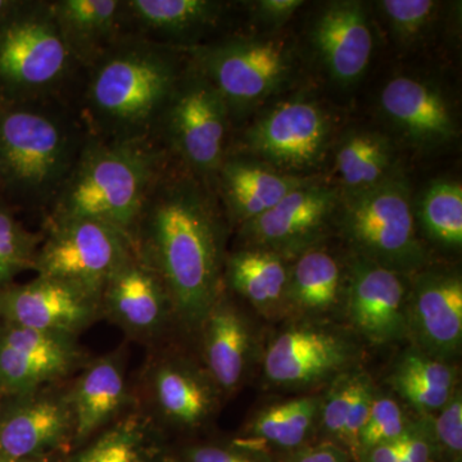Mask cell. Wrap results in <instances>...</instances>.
I'll return each instance as SVG.
<instances>
[{"label":"cell","instance_id":"9c48e42d","mask_svg":"<svg viewBox=\"0 0 462 462\" xmlns=\"http://www.w3.org/2000/svg\"><path fill=\"white\" fill-rule=\"evenodd\" d=\"M36 254V275L58 279L102 296L103 289L135 249L124 231L91 218L44 223Z\"/></svg>","mask_w":462,"mask_h":462},{"label":"cell","instance_id":"30bf717a","mask_svg":"<svg viewBox=\"0 0 462 462\" xmlns=\"http://www.w3.org/2000/svg\"><path fill=\"white\" fill-rule=\"evenodd\" d=\"M331 130L330 116L320 103L297 97L257 117L229 152L256 158L287 175L306 178L327 157Z\"/></svg>","mask_w":462,"mask_h":462},{"label":"cell","instance_id":"8d00e7d4","mask_svg":"<svg viewBox=\"0 0 462 462\" xmlns=\"http://www.w3.org/2000/svg\"><path fill=\"white\" fill-rule=\"evenodd\" d=\"M379 5L394 36L403 42L418 41L439 7L433 0H383Z\"/></svg>","mask_w":462,"mask_h":462},{"label":"cell","instance_id":"7bdbcfd3","mask_svg":"<svg viewBox=\"0 0 462 462\" xmlns=\"http://www.w3.org/2000/svg\"><path fill=\"white\" fill-rule=\"evenodd\" d=\"M402 437L393 442L374 446L358 455L357 462H400Z\"/></svg>","mask_w":462,"mask_h":462},{"label":"cell","instance_id":"2e32d148","mask_svg":"<svg viewBox=\"0 0 462 462\" xmlns=\"http://www.w3.org/2000/svg\"><path fill=\"white\" fill-rule=\"evenodd\" d=\"M100 311L127 337L141 342L156 339L175 319L162 279L136 248L103 289Z\"/></svg>","mask_w":462,"mask_h":462},{"label":"cell","instance_id":"3957f363","mask_svg":"<svg viewBox=\"0 0 462 462\" xmlns=\"http://www.w3.org/2000/svg\"><path fill=\"white\" fill-rule=\"evenodd\" d=\"M69 100L0 106V194L44 216L89 141Z\"/></svg>","mask_w":462,"mask_h":462},{"label":"cell","instance_id":"60d3db41","mask_svg":"<svg viewBox=\"0 0 462 462\" xmlns=\"http://www.w3.org/2000/svg\"><path fill=\"white\" fill-rule=\"evenodd\" d=\"M302 5V0H260L252 3V16L273 29L288 23Z\"/></svg>","mask_w":462,"mask_h":462},{"label":"cell","instance_id":"e575fe53","mask_svg":"<svg viewBox=\"0 0 462 462\" xmlns=\"http://www.w3.org/2000/svg\"><path fill=\"white\" fill-rule=\"evenodd\" d=\"M42 233H33L0 203V288L12 284L21 273L33 270Z\"/></svg>","mask_w":462,"mask_h":462},{"label":"cell","instance_id":"7dc6e473","mask_svg":"<svg viewBox=\"0 0 462 462\" xmlns=\"http://www.w3.org/2000/svg\"><path fill=\"white\" fill-rule=\"evenodd\" d=\"M0 178H2V175H0Z\"/></svg>","mask_w":462,"mask_h":462},{"label":"cell","instance_id":"44dd1931","mask_svg":"<svg viewBox=\"0 0 462 462\" xmlns=\"http://www.w3.org/2000/svg\"><path fill=\"white\" fill-rule=\"evenodd\" d=\"M380 108L389 123L415 147H443L454 141L457 134L446 97L436 87L419 79H392L380 94Z\"/></svg>","mask_w":462,"mask_h":462},{"label":"cell","instance_id":"f35d334b","mask_svg":"<svg viewBox=\"0 0 462 462\" xmlns=\"http://www.w3.org/2000/svg\"><path fill=\"white\" fill-rule=\"evenodd\" d=\"M400 462H439L431 420L411 422L402 436Z\"/></svg>","mask_w":462,"mask_h":462},{"label":"cell","instance_id":"4fadbf2b","mask_svg":"<svg viewBox=\"0 0 462 462\" xmlns=\"http://www.w3.org/2000/svg\"><path fill=\"white\" fill-rule=\"evenodd\" d=\"M340 193L329 185L307 180L272 209L239 227L245 247L263 248L282 257L314 247L334 220Z\"/></svg>","mask_w":462,"mask_h":462},{"label":"cell","instance_id":"7c38bea8","mask_svg":"<svg viewBox=\"0 0 462 462\" xmlns=\"http://www.w3.org/2000/svg\"><path fill=\"white\" fill-rule=\"evenodd\" d=\"M89 360L78 337L0 324V400L69 382Z\"/></svg>","mask_w":462,"mask_h":462},{"label":"cell","instance_id":"484cf974","mask_svg":"<svg viewBox=\"0 0 462 462\" xmlns=\"http://www.w3.org/2000/svg\"><path fill=\"white\" fill-rule=\"evenodd\" d=\"M50 2L58 29L83 69L124 35L123 0Z\"/></svg>","mask_w":462,"mask_h":462},{"label":"cell","instance_id":"9a60e30c","mask_svg":"<svg viewBox=\"0 0 462 462\" xmlns=\"http://www.w3.org/2000/svg\"><path fill=\"white\" fill-rule=\"evenodd\" d=\"M406 276L354 256L346 276L345 306L349 324L374 345L409 337Z\"/></svg>","mask_w":462,"mask_h":462},{"label":"cell","instance_id":"6da1fadb","mask_svg":"<svg viewBox=\"0 0 462 462\" xmlns=\"http://www.w3.org/2000/svg\"><path fill=\"white\" fill-rule=\"evenodd\" d=\"M225 225L211 187L171 158L143 207L136 251L162 279L173 318L199 330L223 293Z\"/></svg>","mask_w":462,"mask_h":462},{"label":"cell","instance_id":"8fae6325","mask_svg":"<svg viewBox=\"0 0 462 462\" xmlns=\"http://www.w3.org/2000/svg\"><path fill=\"white\" fill-rule=\"evenodd\" d=\"M74 440L69 382L0 400V461L72 452Z\"/></svg>","mask_w":462,"mask_h":462},{"label":"cell","instance_id":"ee69618b","mask_svg":"<svg viewBox=\"0 0 462 462\" xmlns=\"http://www.w3.org/2000/svg\"><path fill=\"white\" fill-rule=\"evenodd\" d=\"M23 5V0H0V25L14 14Z\"/></svg>","mask_w":462,"mask_h":462},{"label":"cell","instance_id":"7402d4cb","mask_svg":"<svg viewBox=\"0 0 462 462\" xmlns=\"http://www.w3.org/2000/svg\"><path fill=\"white\" fill-rule=\"evenodd\" d=\"M69 397L75 416L76 449L132 409L134 400L123 355L114 352L88 361L69 382Z\"/></svg>","mask_w":462,"mask_h":462},{"label":"cell","instance_id":"d4e9b609","mask_svg":"<svg viewBox=\"0 0 462 462\" xmlns=\"http://www.w3.org/2000/svg\"><path fill=\"white\" fill-rule=\"evenodd\" d=\"M203 336L206 373L218 389L230 393L238 388L251 352V333L242 312L224 291L199 329Z\"/></svg>","mask_w":462,"mask_h":462},{"label":"cell","instance_id":"8992f818","mask_svg":"<svg viewBox=\"0 0 462 462\" xmlns=\"http://www.w3.org/2000/svg\"><path fill=\"white\" fill-rule=\"evenodd\" d=\"M411 191L402 176L340 194L336 221L355 256L407 276L427 264V251L416 233Z\"/></svg>","mask_w":462,"mask_h":462},{"label":"cell","instance_id":"ba28073f","mask_svg":"<svg viewBox=\"0 0 462 462\" xmlns=\"http://www.w3.org/2000/svg\"><path fill=\"white\" fill-rule=\"evenodd\" d=\"M231 125L220 91L189 60L154 139L175 162L214 189L216 175L229 153Z\"/></svg>","mask_w":462,"mask_h":462},{"label":"cell","instance_id":"5b68a950","mask_svg":"<svg viewBox=\"0 0 462 462\" xmlns=\"http://www.w3.org/2000/svg\"><path fill=\"white\" fill-rule=\"evenodd\" d=\"M81 72L58 29L50 0H23L0 25V106L72 102Z\"/></svg>","mask_w":462,"mask_h":462},{"label":"cell","instance_id":"603a6c76","mask_svg":"<svg viewBox=\"0 0 462 462\" xmlns=\"http://www.w3.org/2000/svg\"><path fill=\"white\" fill-rule=\"evenodd\" d=\"M307 180L278 171L256 158L229 152L216 175L214 190L227 220L240 227L272 209Z\"/></svg>","mask_w":462,"mask_h":462},{"label":"cell","instance_id":"277c9868","mask_svg":"<svg viewBox=\"0 0 462 462\" xmlns=\"http://www.w3.org/2000/svg\"><path fill=\"white\" fill-rule=\"evenodd\" d=\"M170 162L156 139L111 142L90 135L42 224L91 218L133 239L143 207Z\"/></svg>","mask_w":462,"mask_h":462},{"label":"cell","instance_id":"d6a6232c","mask_svg":"<svg viewBox=\"0 0 462 462\" xmlns=\"http://www.w3.org/2000/svg\"><path fill=\"white\" fill-rule=\"evenodd\" d=\"M396 153L387 136L369 130L346 134L336 152V167L345 191L374 187L391 178Z\"/></svg>","mask_w":462,"mask_h":462},{"label":"cell","instance_id":"cb8c5ba5","mask_svg":"<svg viewBox=\"0 0 462 462\" xmlns=\"http://www.w3.org/2000/svg\"><path fill=\"white\" fill-rule=\"evenodd\" d=\"M148 393L157 415L184 430L202 427L217 407L218 389L208 374L187 361L162 358L148 372Z\"/></svg>","mask_w":462,"mask_h":462},{"label":"cell","instance_id":"ffe728a7","mask_svg":"<svg viewBox=\"0 0 462 462\" xmlns=\"http://www.w3.org/2000/svg\"><path fill=\"white\" fill-rule=\"evenodd\" d=\"M312 47L336 83H357L372 60L374 33L369 14L360 2H331L311 30Z\"/></svg>","mask_w":462,"mask_h":462},{"label":"cell","instance_id":"52a82bcc","mask_svg":"<svg viewBox=\"0 0 462 462\" xmlns=\"http://www.w3.org/2000/svg\"><path fill=\"white\" fill-rule=\"evenodd\" d=\"M182 51L220 91L231 124L275 96L296 69L293 47L276 36H218Z\"/></svg>","mask_w":462,"mask_h":462},{"label":"cell","instance_id":"f1b7e54d","mask_svg":"<svg viewBox=\"0 0 462 462\" xmlns=\"http://www.w3.org/2000/svg\"><path fill=\"white\" fill-rule=\"evenodd\" d=\"M288 278L285 257L267 249L245 247L225 257L224 282L264 316L285 310Z\"/></svg>","mask_w":462,"mask_h":462},{"label":"cell","instance_id":"b9f144b4","mask_svg":"<svg viewBox=\"0 0 462 462\" xmlns=\"http://www.w3.org/2000/svg\"><path fill=\"white\" fill-rule=\"evenodd\" d=\"M285 462H356L342 447L329 440L310 443L293 454Z\"/></svg>","mask_w":462,"mask_h":462},{"label":"cell","instance_id":"d6986e66","mask_svg":"<svg viewBox=\"0 0 462 462\" xmlns=\"http://www.w3.org/2000/svg\"><path fill=\"white\" fill-rule=\"evenodd\" d=\"M352 357V346L340 334L300 325L282 331L270 343L264 355V374L276 384H315L339 375Z\"/></svg>","mask_w":462,"mask_h":462},{"label":"cell","instance_id":"836d02e7","mask_svg":"<svg viewBox=\"0 0 462 462\" xmlns=\"http://www.w3.org/2000/svg\"><path fill=\"white\" fill-rule=\"evenodd\" d=\"M418 216L422 230L434 245L458 251L462 245L461 182H433L422 194Z\"/></svg>","mask_w":462,"mask_h":462},{"label":"cell","instance_id":"4316f807","mask_svg":"<svg viewBox=\"0 0 462 462\" xmlns=\"http://www.w3.org/2000/svg\"><path fill=\"white\" fill-rule=\"evenodd\" d=\"M170 457L156 421L134 409L74 449L66 462H169Z\"/></svg>","mask_w":462,"mask_h":462},{"label":"cell","instance_id":"5bb4252c","mask_svg":"<svg viewBox=\"0 0 462 462\" xmlns=\"http://www.w3.org/2000/svg\"><path fill=\"white\" fill-rule=\"evenodd\" d=\"M99 318L98 298L58 279L36 275L0 288V324L79 337Z\"/></svg>","mask_w":462,"mask_h":462},{"label":"cell","instance_id":"7a4b0ae2","mask_svg":"<svg viewBox=\"0 0 462 462\" xmlns=\"http://www.w3.org/2000/svg\"><path fill=\"white\" fill-rule=\"evenodd\" d=\"M188 62L182 51L136 36H120L83 69L72 103L94 138L154 139Z\"/></svg>","mask_w":462,"mask_h":462},{"label":"cell","instance_id":"f546056e","mask_svg":"<svg viewBox=\"0 0 462 462\" xmlns=\"http://www.w3.org/2000/svg\"><path fill=\"white\" fill-rule=\"evenodd\" d=\"M375 387L363 372L342 374L321 398L319 424L324 440L336 443L357 462L358 437L369 416Z\"/></svg>","mask_w":462,"mask_h":462},{"label":"cell","instance_id":"bcb514c9","mask_svg":"<svg viewBox=\"0 0 462 462\" xmlns=\"http://www.w3.org/2000/svg\"><path fill=\"white\" fill-rule=\"evenodd\" d=\"M169 462H180V461H179V458L176 457V456H172L171 455V457H170V461Z\"/></svg>","mask_w":462,"mask_h":462},{"label":"cell","instance_id":"74e56055","mask_svg":"<svg viewBox=\"0 0 462 462\" xmlns=\"http://www.w3.org/2000/svg\"><path fill=\"white\" fill-rule=\"evenodd\" d=\"M433 425L434 439L439 462H461L462 455V398L456 391L451 400L438 411Z\"/></svg>","mask_w":462,"mask_h":462},{"label":"cell","instance_id":"d590c367","mask_svg":"<svg viewBox=\"0 0 462 462\" xmlns=\"http://www.w3.org/2000/svg\"><path fill=\"white\" fill-rule=\"evenodd\" d=\"M410 425L411 422L407 420L394 398L375 393L369 416L358 437V455L374 446L400 439Z\"/></svg>","mask_w":462,"mask_h":462},{"label":"cell","instance_id":"f6af8a7d","mask_svg":"<svg viewBox=\"0 0 462 462\" xmlns=\"http://www.w3.org/2000/svg\"><path fill=\"white\" fill-rule=\"evenodd\" d=\"M69 454H71V452H58V454L42 456V457L27 458V460L0 462H66Z\"/></svg>","mask_w":462,"mask_h":462},{"label":"cell","instance_id":"4dcf8cb0","mask_svg":"<svg viewBox=\"0 0 462 462\" xmlns=\"http://www.w3.org/2000/svg\"><path fill=\"white\" fill-rule=\"evenodd\" d=\"M320 404L321 398L302 397L267 407L252 420L248 437L236 439L233 445L266 455L267 448L293 454L310 445Z\"/></svg>","mask_w":462,"mask_h":462},{"label":"cell","instance_id":"e0dca14e","mask_svg":"<svg viewBox=\"0 0 462 462\" xmlns=\"http://www.w3.org/2000/svg\"><path fill=\"white\" fill-rule=\"evenodd\" d=\"M230 8V3L217 0H123V32L189 50L217 39Z\"/></svg>","mask_w":462,"mask_h":462},{"label":"cell","instance_id":"ab89813d","mask_svg":"<svg viewBox=\"0 0 462 462\" xmlns=\"http://www.w3.org/2000/svg\"><path fill=\"white\" fill-rule=\"evenodd\" d=\"M180 462H273L272 456L234 445H196L182 452Z\"/></svg>","mask_w":462,"mask_h":462},{"label":"cell","instance_id":"1f68e13d","mask_svg":"<svg viewBox=\"0 0 462 462\" xmlns=\"http://www.w3.org/2000/svg\"><path fill=\"white\" fill-rule=\"evenodd\" d=\"M388 383L398 396L427 415L443 409L456 392L451 365L415 346L401 356L389 374Z\"/></svg>","mask_w":462,"mask_h":462},{"label":"cell","instance_id":"ac0fdd59","mask_svg":"<svg viewBox=\"0 0 462 462\" xmlns=\"http://www.w3.org/2000/svg\"><path fill=\"white\" fill-rule=\"evenodd\" d=\"M407 329L415 348L448 363L460 354L462 282L456 273L421 270L407 297Z\"/></svg>","mask_w":462,"mask_h":462},{"label":"cell","instance_id":"83f0119b","mask_svg":"<svg viewBox=\"0 0 462 462\" xmlns=\"http://www.w3.org/2000/svg\"><path fill=\"white\" fill-rule=\"evenodd\" d=\"M345 289L339 261L327 249L314 245L289 266L285 310L300 316L328 314L340 305Z\"/></svg>","mask_w":462,"mask_h":462}]
</instances>
